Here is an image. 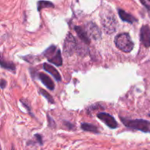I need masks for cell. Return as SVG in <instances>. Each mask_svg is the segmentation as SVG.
<instances>
[{
    "instance_id": "cell-20",
    "label": "cell",
    "mask_w": 150,
    "mask_h": 150,
    "mask_svg": "<svg viewBox=\"0 0 150 150\" xmlns=\"http://www.w3.org/2000/svg\"><path fill=\"white\" fill-rule=\"evenodd\" d=\"M21 102L22 103H23V106L26 107V108L28 110L29 113H31V108H30V106H29V104L26 103L25 102V100H21Z\"/></svg>"
},
{
    "instance_id": "cell-16",
    "label": "cell",
    "mask_w": 150,
    "mask_h": 150,
    "mask_svg": "<svg viewBox=\"0 0 150 150\" xmlns=\"http://www.w3.org/2000/svg\"><path fill=\"white\" fill-rule=\"evenodd\" d=\"M39 92H40V94H41L42 96L45 97V98H46V100L48 101V103H54V98H53L52 97H51V95H50V94H48L46 91L44 90V89H40Z\"/></svg>"
},
{
    "instance_id": "cell-15",
    "label": "cell",
    "mask_w": 150,
    "mask_h": 150,
    "mask_svg": "<svg viewBox=\"0 0 150 150\" xmlns=\"http://www.w3.org/2000/svg\"><path fill=\"white\" fill-rule=\"evenodd\" d=\"M1 67L2 68L6 69L7 70H10V71L15 72L16 71V65L14 64V63L11 62H7L4 61L3 58L1 59Z\"/></svg>"
},
{
    "instance_id": "cell-3",
    "label": "cell",
    "mask_w": 150,
    "mask_h": 150,
    "mask_svg": "<svg viewBox=\"0 0 150 150\" xmlns=\"http://www.w3.org/2000/svg\"><path fill=\"white\" fill-rule=\"evenodd\" d=\"M115 45L120 51L129 53L133 49L134 42L132 40L128 33H121L115 38Z\"/></svg>"
},
{
    "instance_id": "cell-7",
    "label": "cell",
    "mask_w": 150,
    "mask_h": 150,
    "mask_svg": "<svg viewBox=\"0 0 150 150\" xmlns=\"http://www.w3.org/2000/svg\"><path fill=\"white\" fill-rule=\"evenodd\" d=\"M98 118L102 122H103L104 124L106 125L110 128L115 129L118 127V124H117L116 120L109 114L104 112L100 113L98 114Z\"/></svg>"
},
{
    "instance_id": "cell-6",
    "label": "cell",
    "mask_w": 150,
    "mask_h": 150,
    "mask_svg": "<svg viewBox=\"0 0 150 150\" xmlns=\"http://www.w3.org/2000/svg\"><path fill=\"white\" fill-rule=\"evenodd\" d=\"M86 29L89 38H92V39L98 40V39L100 38V29H99V27H98L96 23H93V22H89L86 25V29Z\"/></svg>"
},
{
    "instance_id": "cell-22",
    "label": "cell",
    "mask_w": 150,
    "mask_h": 150,
    "mask_svg": "<svg viewBox=\"0 0 150 150\" xmlns=\"http://www.w3.org/2000/svg\"><path fill=\"white\" fill-rule=\"evenodd\" d=\"M149 117H150V114H149Z\"/></svg>"
},
{
    "instance_id": "cell-13",
    "label": "cell",
    "mask_w": 150,
    "mask_h": 150,
    "mask_svg": "<svg viewBox=\"0 0 150 150\" xmlns=\"http://www.w3.org/2000/svg\"><path fill=\"white\" fill-rule=\"evenodd\" d=\"M37 7H38V11H40L43 8H47V7H51L54 8L55 6L52 2L49 1H45V0H40L37 3Z\"/></svg>"
},
{
    "instance_id": "cell-2",
    "label": "cell",
    "mask_w": 150,
    "mask_h": 150,
    "mask_svg": "<svg viewBox=\"0 0 150 150\" xmlns=\"http://www.w3.org/2000/svg\"><path fill=\"white\" fill-rule=\"evenodd\" d=\"M120 120L127 127L144 133H150V122L145 120H128L120 117Z\"/></svg>"
},
{
    "instance_id": "cell-8",
    "label": "cell",
    "mask_w": 150,
    "mask_h": 150,
    "mask_svg": "<svg viewBox=\"0 0 150 150\" xmlns=\"http://www.w3.org/2000/svg\"><path fill=\"white\" fill-rule=\"evenodd\" d=\"M140 40L144 46L146 48L150 47V26L144 25L140 30Z\"/></svg>"
},
{
    "instance_id": "cell-12",
    "label": "cell",
    "mask_w": 150,
    "mask_h": 150,
    "mask_svg": "<svg viewBox=\"0 0 150 150\" xmlns=\"http://www.w3.org/2000/svg\"><path fill=\"white\" fill-rule=\"evenodd\" d=\"M43 69L46 72H48V73L53 76V77L56 79V81H61L62 78L60 76V73L57 71V69L54 67H53L51 64H48V63H44L43 64Z\"/></svg>"
},
{
    "instance_id": "cell-1",
    "label": "cell",
    "mask_w": 150,
    "mask_h": 150,
    "mask_svg": "<svg viewBox=\"0 0 150 150\" xmlns=\"http://www.w3.org/2000/svg\"><path fill=\"white\" fill-rule=\"evenodd\" d=\"M100 16L103 27L105 32L107 34H112L115 32L117 21L113 12L104 10L101 13Z\"/></svg>"
},
{
    "instance_id": "cell-17",
    "label": "cell",
    "mask_w": 150,
    "mask_h": 150,
    "mask_svg": "<svg viewBox=\"0 0 150 150\" xmlns=\"http://www.w3.org/2000/svg\"><path fill=\"white\" fill-rule=\"evenodd\" d=\"M142 4L150 12V0H140Z\"/></svg>"
},
{
    "instance_id": "cell-11",
    "label": "cell",
    "mask_w": 150,
    "mask_h": 150,
    "mask_svg": "<svg viewBox=\"0 0 150 150\" xmlns=\"http://www.w3.org/2000/svg\"><path fill=\"white\" fill-rule=\"evenodd\" d=\"M75 31H76V33L78 34L79 38H80L84 43H90V38L89 37V35H88L87 32H86V29H85L84 28L81 27V26H75Z\"/></svg>"
},
{
    "instance_id": "cell-4",
    "label": "cell",
    "mask_w": 150,
    "mask_h": 150,
    "mask_svg": "<svg viewBox=\"0 0 150 150\" xmlns=\"http://www.w3.org/2000/svg\"><path fill=\"white\" fill-rule=\"evenodd\" d=\"M43 56L48 60V62L57 66L62 64L61 51L55 45H51L43 52Z\"/></svg>"
},
{
    "instance_id": "cell-14",
    "label": "cell",
    "mask_w": 150,
    "mask_h": 150,
    "mask_svg": "<svg viewBox=\"0 0 150 150\" xmlns=\"http://www.w3.org/2000/svg\"><path fill=\"white\" fill-rule=\"evenodd\" d=\"M81 127L84 131L91 132V133H99V130H98V127L96 126L93 125L88 124V123H82L81 125Z\"/></svg>"
},
{
    "instance_id": "cell-5",
    "label": "cell",
    "mask_w": 150,
    "mask_h": 150,
    "mask_svg": "<svg viewBox=\"0 0 150 150\" xmlns=\"http://www.w3.org/2000/svg\"><path fill=\"white\" fill-rule=\"evenodd\" d=\"M77 49L78 44L76 39L72 34L68 33L64 39V52L67 55H72Z\"/></svg>"
},
{
    "instance_id": "cell-19",
    "label": "cell",
    "mask_w": 150,
    "mask_h": 150,
    "mask_svg": "<svg viewBox=\"0 0 150 150\" xmlns=\"http://www.w3.org/2000/svg\"><path fill=\"white\" fill-rule=\"evenodd\" d=\"M35 138L37 139V142L39 143L40 145H42L43 142H42V137L41 135L40 134H36L35 136Z\"/></svg>"
},
{
    "instance_id": "cell-9",
    "label": "cell",
    "mask_w": 150,
    "mask_h": 150,
    "mask_svg": "<svg viewBox=\"0 0 150 150\" xmlns=\"http://www.w3.org/2000/svg\"><path fill=\"white\" fill-rule=\"evenodd\" d=\"M36 76L38 78V79L42 81V83L46 86L48 89H49L50 90H54V81H52V79L49 77L48 76L45 75L43 73H38L36 74Z\"/></svg>"
},
{
    "instance_id": "cell-21",
    "label": "cell",
    "mask_w": 150,
    "mask_h": 150,
    "mask_svg": "<svg viewBox=\"0 0 150 150\" xmlns=\"http://www.w3.org/2000/svg\"><path fill=\"white\" fill-rule=\"evenodd\" d=\"M6 84H7V83H6V81L4 80V79H1V89H4V87L6 86Z\"/></svg>"
},
{
    "instance_id": "cell-18",
    "label": "cell",
    "mask_w": 150,
    "mask_h": 150,
    "mask_svg": "<svg viewBox=\"0 0 150 150\" xmlns=\"http://www.w3.org/2000/svg\"><path fill=\"white\" fill-rule=\"evenodd\" d=\"M47 118H48V125H49L50 127H55L56 125H55V122H54V121L53 120V119H51V117H50L49 115L47 116Z\"/></svg>"
},
{
    "instance_id": "cell-10",
    "label": "cell",
    "mask_w": 150,
    "mask_h": 150,
    "mask_svg": "<svg viewBox=\"0 0 150 150\" xmlns=\"http://www.w3.org/2000/svg\"><path fill=\"white\" fill-rule=\"evenodd\" d=\"M118 14L120 18H121L122 21L125 22H127L129 23H131L133 24L135 22H137L138 20L136 18H135L134 16H132L130 13H127L125 10H122V9H118Z\"/></svg>"
}]
</instances>
